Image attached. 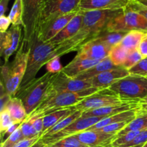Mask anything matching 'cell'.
<instances>
[{
    "instance_id": "6da1fadb",
    "label": "cell",
    "mask_w": 147,
    "mask_h": 147,
    "mask_svg": "<svg viewBox=\"0 0 147 147\" xmlns=\"http://www.w3.org/2000/svg\"><path fill=\"white\" fill-rule=\"evenodd\" d=\"M123 10L83 11V23L80 30L71 39L57 45L56 55L61 57L70 53L78 51L85 44L97 38L102 32L106 30L109 22Z\"/></svg>"
},
{
    "instance_id": "7a4b0ae2",
    "label": "cell",
    "mask_w": 147,
    "mask_h": 147,
    "mask_svg": "<svg viewBox=\"0 0 147 147\" xmlns=\"http://www.w3.org/2000/svg\"><path fill=\"white\" fill-rule=\"evenodd\" d=\"M31 47L28 42L22 40L20 48L11 63H4L1 66V83L4 90L10 96H16L26 70Z\"/></svg>"
},
{
    "instance_id": "3957f363",
    "label": "cell",
    "mask_w": 147,
    "mask_h": 147,
    "mask_svg": "<svg viewBox=\"0 0 147 147\" xmlns=\"http://www.w3.org/2000/svg\"><path fill=\"white\" fill-rule=\"evenodd\" d=\"M57 45L44 42L36 37L32 45L27 62V70L17 93L22 91L36 80V76L42 66L55 57Z\"/></svg>"
},
{
    "instance_id": "277c9868",
    "label": "cell",
    "mask_w": 147,
    "mask_h": 147,
    "mask_svg": "<svg viewBox=\"0 0 147 147\" xmlns=\"http://www.w3.org/2000/svg\"><path fill=\"white\" fill-rule=\"evenodd\" d=\"M100 89L91 87L78 92L59 93L51 98H45L31 114L27 116V119L45 116L60 109L73 107L86 97L96 93Z\"/></svg>"
},
{
    "instance_id": "5b68a950",
    "label": "cell",
    "mask_w": 147,
    "mask_h": 147,
    "mask_svg": "<svg viewBox=\"0 0 147 147\" xmlns=\"http://www.w3.org/2000/svg\"><path fill=\"white\" fill-rule=\"evenodd\" d=\"M126 102L139 103L147 96V78L129 75L109 88Z\"/></svg>"
},
{
    "instance_id": "8992f818",
    "label": "cell",
    "mask_w": 147,
    "mask_h": 147,
    "mask_svg": "<svg viewBox=\"0 0 147 147\" xmlns=\"http://www.w3.org/2000/svg\"><path fill=\"white\" fill-rule=\"evenodd\" d=\"M56 74L47 72L22 91L17 93L15 96L20 98L24 104L27 115H30L42 101L46 93Z\"/></svg>"
},
{
    "instance_id": "52a82bcc",
    "label": "cell",
    "mask_w": 147,
    "mask_h": 147,
    "mask_svg": "<svg viewBox=\"0 0 147 147\" xmlns=\"http://www.w3.org/2000/svg\"><path fill=\"white\" fill-rule=\"evenodd\" d=\"M45 0H22L23 39L31 47L37 37L39 24Z\"/></svg>"
},
{
    "instance_id": "ba28073f",
    "label": "cell",
    "mask_w": 147,
    "mask_h": 147,
    "mask_svg": "<svg viewBox=\"0 0 147 147\" xmlns=\"http://www.w3.org/2000/svg\"><path fill=\"white\" fill-rule=\"evenodd\" d=\"M106 30L125 32L132 30L147 32V20L136 11L124 9L109 22Z\"/></svg>"
},
{
    "instance_id": "9c48e42d",
    "label": "cell",
    "mask_w": 147,
    "mask_h": 147,
    "mask_svg": "<svg viewBox=\"0 0 147 147\" xmlns=\"http://www.w3.org/2000/svg\"><path fill=\"white\" fill-rule=\"evenodd\" d=\"M91 80H78L69 77L63 71L57 73L52 81L43 100L62 93L78 92L91 88Z\"/></svg>"
},
{
    "instance_id": "30bf717a",
    "label": "cell",
    "mask_w": 147,
    "mask_h": 147,
    "mask_svg": "<svg viewBox=\"0 0 147 147\" xmlns=\"http://www.w3.org/2000/svg\"><path fill=\"white\" fill-rule=\"evenodd\" d=\"M81 1L82 0H45L38 30L42 26L56 17L79 11V6Z\"/></svg>"
},
{
    "instance_id": "8fae6325",
    "label": "cell",
    "mask_w": 147,
    "mask_h": 147,
    "mask_svg": "<svg viewBox=\"0 0 147 147\" xmlns=\"http://www.w3.org/2000/svg\"><path fill=\"white\" fill-rule=\"evenodd\" d=\"M125 103L131 102L123 101L117 93L110 88H105L99 90L96 93L86 97L84 100L73 106V108L76 111L83 112L86 111L100 109L105 106Z\"/></svg>"
},
{
    "instance_id": "7c38bea8",
    "label": "cell",
    "mask_w": 147,
    "mask_h": 147,
    "mask_svg": "<svg viewBox=\"0 0 147 147\" xmlns=\"http://www.w3.org/2000/svg\"><path fill=\"white\" fill-rule=\"evenodd\" d=\"M104 116H92V117H85L79 118L74 122L69 125L67 127L62 130L61 131L57 132L54 134L47 135V136H42L41 137V140L45 144L48 146L54 144L55 143L58 141L68 137L72 135L77 134L86 131L104 119Z\"/></svg>"
},
{
    "instance_id": "4fadbf2b",
    "label": "cell",
    "mask_w": 147,
    "mask_h": 147,
    "mask_svg": "<svg viewBox=\"0 0 147 147\" xmlns=\"http://www.w3.org/2000/svg\"><path fill=\"white\" fill-rule=\"evenodd\" d=\"M21 37V26L11 25L6 32L0 33V54L4 63H8L9 57L17 51Z\"/></svg>"
},
{
    "instance_id": "5bb4252c",
    "label": "cell",
    "mask_w": 147,
    "mask_h": 147,
    "mask_svg": "<svg viewBox=\"0 0 147 147\" xmlns=\"http://www.w3.org/2000/svg\"><path fill=\"white\" fill-rule=\"evenodd\" d=\"M78 11H73L60 16L45 24L39 29L37 38L44 42H50L71 21L72 19L77 14Z\"/></svg>"
},
{
    "instance_id": "9a60e30c",
    "label": "cell",
    "mask_w": 147,
    "mask_h": 147,
    "mask_svg": "<svg viewBox=\"0 0 147 147\" xmlns=\"http://www.w3.org/2000/svg\"><path fill=\"white\" fill-rule=\"evenodd\" d=\"M111 48L107 43L97 37L82 46L76 56L83 59L102 60L109 57Z\"/></svg>"
},
{
    "instance_id": "2e32d148",
    "label": "cell",
    "mask_w": 147,
    "mask_h": 147,
    "mask_svg": "<svg viewBox=\"0 0 147 147\" xmlns=\"http://www.w3.org/2000/svg\"><path fill=\"white\" fill-rule=\"evenodd\" d=\"M129 75H130L129 70L121 66L106 70L96 76L93 78L90 79L92 87L96 88L100 90L109 88L118 80L126 77Z\"/></svg>"
},
{
    "instance_id": "e0dca14e",
    "label": "cell",
    "mask_w": 147,
    "mask_h": 147,
    "mask_svg": "<svg viewBox=\"0 0 147 147\" xmlns=\"http://www.w3.org/2000/svg\"><path fill=\"white\" fill-rule=\"evenodd\" d=\"M76 136L80 142L90 147H108L116 138V134H106L100 130H86Z\"/></svg>"
},
{
    "instance_id": "ac0fdd59",
    "label": "cell",
    "mask_w": 147,
    "mask_h": 147,
    "mask_svg": "<svg viewBox=\"0 0 147 147\" xmlns=\"http://www.w3.org/2000/svg\"><path fill=\"white\" fill-rule=\"evenodd\" d=\"M132 0H82L79 9L90 10H117L124 9Z\"/></svg>"
},
{
    "instance_id": "d6986e66",
    "label": "cell",
    "mask_w": 147,
    "mask_h": 147,
    "mask_svg": "<svg viewBox=\"0 0 147 147\" xmlns=\"http://www.w3.org/2000/svg\"><path fill=\"white\" fill-rule=\"evenodd\" d=\"M83 11L82 10H79L71 21L48 42L54 45H60L71 39L80 30L83 23Z\"/></svg>"
},
{
    "instance_id": "ffe728a7",
    "label": "cell",
    "mask_w": 147,
    "mask_h": 147,
    "mask_svg": "<svg viewBox=\"0 0 147 147\" xmlns=\"http://www.w3.org/2000/svg\"><path fill=\"white\" fill-rule=\"evenodd\" d=\"M139 108V103H125L121 104L111 105V106H105L100 109H93V110L86 111L82 112L81 117H92V116H107L112 115L118 114L122 112L127 111L133 110Z\"/></svg>"
},
{
    "instance_id": "44dd1931",
    "label": "cell",
    "mask_w": 147,
    "mask_h": 147,
    "mask_svg": "<svg viewBox=\"0 0 147 147\" xmlns=\"http://www.w3.org/2000/svg\"><path fill=\"white\" fill-rule=\"evenodd\" d=\"M100 61V60L80 58V57L76 56L70 63L63 67V72L69 77L74 78L80 75V73L86 71L88 69L91 68Z\"/></svg>"
},
{
    "instance_id": "7402d4cb",
    "label": "cell",
    "mask_w": 147,
    "mask_h": 147,
    "mask_svg": "<svg viewBox=\"0 0 147 147\" xmlns=\"http://www.w3.org/2000/svg\"><path fill=\"white\" fill-rule=\"evenodd\" d=\"M139 109V108H138V109H133V110L127 111L122 112V113H118V114L112 115V116L105 117L104 119H103L101 121L98 122L97 123L93 125V126L89 128L87 130H98V129H102V128L112 124V123H119V122L125 121H132L137 114Z\"/></svg>"
},
{
    "instance_id": "603a6c76",
    "label": "cell",
    "mask_w": 147,
    "mask_h": 147,
    "mask_svg": "<svg viewBox=\"0 0 147 147\" xmlns=\"http://www.w3.org/2000/svg\"><path fill=\"white\" fill-rule=\"evenodd\" d=\"M119 67V66H116L112 61L111 60L110 57H107L104 58L103 60H100L98 64L92 67L91 68L88 69L86 71L83 72V73H80L78 76H76L73 78L78 79V80H90V79L96 77L98 75L100 74L103 72L106 71V70H111V69L116 68V67Z\"/></svg>"
},
{
    "instance_id": "cb8c5ba5",
    "label": "cell",
    "mask_w": 147,
    "mask_h": 147,
    "mask_svg": "<svg viewBox=\"0 0 147 147\" xmlns=\"http://www.w3.org/2000/svg\"><path fill=\"white\" fill-rule=\"evenodd\" d=\"M5 110L8 111L12 120L17 123H22L28 116L22 101L17 96L11 98Z\"/></svg>"
},
{
    "instance_id": "d4e9b609",
    "label": "cell",
    "mask_w": 147,
    "mask_h": 147,
    "mask_svg": "<svg viewBox=\"0 0 147 147\" xmlns=\"http://www.w3.org/2000/svg\"><path fill=\"white\" fill-rule=\"evenodd\" d=\"M147 129V111H142L139 109L137 114L134 119L129 122L126 127L122 129L116 135V138L119 137L122 135L126 134V133L132 131H142Z\"/></svg>"
},
{
    "instance_id": "484cf974",
    "label": "cell",
    "mask_w": 147,
    "mask_h": 147,
    "mask_svg": "<svg viewBox=\"0 0 147 147\" xmlns=\"http://www.w3.org/2000/svg\"><path fill=\"white\" fill-rule=\"evenodd\" d=\"M75 111H76V110L74 108L70 107L67 108V109H60V110H57L56 111L50 113V114L43 116V121H44V130H43V134L47 131L50 128L53 127V126H55L56 123H58L62 119L67 117L69 115L72 114Z\"/></svg>"
},
{
    "instance_id": "4316f807",
    "label": "cell",
    "mask_w": 147,
    "mask_h": 147,
    "mask_svg": "<svg viewBox=\"0 0 147 147\" xmlns=\"http://www.w3.org/2000/svg\"><path fill=\"white\" fill-rule=\"evenodd\" d=\"M146 33L147 32L140 30H132L129 32L123 37L120 45L129 51L138 49L142 39Z\"/></svg>"
},
{
    "instance_id": "83f0119b",
    "label": "cell",
    "mask_w": 147,
    "mask_h": 147,
    "mask_svg": "<svg viewBox=\"0 0 147 147\" xmlns=\"http://www.w3.org/2000/svg\"><path fill=\"white\" fill-rule=\"evenodd\" d=\"M81 115L82 111H75L73 113H72V114L67 116V117L62 119V120L60 121L58 123H56L55 126H53V127L50 128V129H48L47 131L45 132V133L43 134L42 136H47V135L54 134L57 133V132L61 131L62 130H63V129H65L66 127H67L69 125L71 124L73 122H74L75 121H76L77 119H78L79 118L81 117Z\"/></svg>"
},
{
    "instance_id": "f1b7e54d",
    "label": "cell",
    "mask_w": 147,
    "mask_h": 147,
    "mask_svg": "<svg viewBox=\"0 0 147 147\" xmlns=\"http://www.w3.org/2000/svg\"><path fill=\"white\" fill-rule=\"evenodd\" d=\"M129 53V50L119 44L111 49L109 57H110L111 60L115 65L122 66Z\"/></svg>"
},
{
    "instance_id": "f546056e",
    "label": "cell",
    "mask_w": 147,
    "mask_h": 147,
    "mask_svg": "<svg viewBox=\"0 0 147 147\" xmlns=\"http://www.w3.org/2000/svg\"><path fill=\"white\" fill-rule=\"evenodd\" d=\"M8 17L11 21V25L23 27L22 0H14V2Z\"/></svg>"
},
{
    "instance_id": "4dcf8cb0",
    "label": "cell",
    "mask_w": 147,
    "mask_h": 147,
    "mask_svg": "<svg viewBox=\"0 0 147 147\" xmlns=\"http://www.w3.org/2000/svg\"><path fill=\"white\" fill-rule=\"evenodd\" d=\"M126 34L127 32H109L104 30L98 37L113 47L120 44Z\"/></svg>"
},
{
    "instance_id": "1f68e13d",
    "label": "cell",
    "mask_w": 147,
    "mask_h": 147,
    "mask_svg": "<svg viewBox=\"0 0 147 147\" xmlns=\"http://www.w3.org/2000/svg\"><path fill=\"white\" fill-rule=\"evenodd\" d=\"M49 147H90L80 142L76 134L64 138Z\"/></svg>"
},
{
    "instance_id": "d6a6232c",
    "label": "cell",
    "mask_w": 147,
    "mask_h": 147,
    "mask_svg": "<svg viewBox=\"0 0 147 147\" xmlns=\"http://www.w3.org/2000/svg\"><path fill=\"white\" fill-rule=\"evenodd\" d=\"M144 57L142 56V55L141 54V53L139 51L138 49L130 50L126 60L123 63L121 67H124V68L127 69V70H130L131 67L136 65Z\"/></svg>"
},
{
    "instance_id": "836d02e7",
    "label": "cell",
    "mask_w": 147,
    "mask_h": 147,
    "mask_svg": "<svg viewBox=\"0 0 147 147\" xmlns=\"http://www.w3.org/2000/svg\"><path fill=\"white\" fill-rule=\"evenodd\" d=\"M14 123L15 122L12 120L8 111L4 110L0 112V133L1 139L4 136L7 129Z\"/></svg>"
},
{
    "instance_id": "e575fe53",
    "label": "cell",
    "mask_w": 147,
    "mask_h": 147,
    "mask_svg": "<svg viewBox=\"0 0 147 147\" xmlns=\"http://www.w3.org/2000/svg\"><path fill=\"white\" fill-rule=\"evenodd\" d=\"M140 132L141 131H132L128 132L126 134L122 135V136L115 139L114 141L112 142L111 146L114 147H120L125 144H127L132 142Z\"/></svg>"
},
{
    "instance_id": "d590c367",
    "label": "cell",
    "mask_w": 147,
    "mask_h": 147,
    "mask_svg": "<svg viewBox=\"0 0 147 147\" xmlns=\"http://www.w3.org/2000/svg\"><path fill=\"white\" fill-rule=\"evenodd\" d=\"M24 139L22 133L21 128L20 127L11 134L9 137L6 139L4 142H2L1 144V147H14L21 140Z\"/></svg>"
},
{
    "instance_id": "8d00e7d4",
    "label": "cell",
    "mask_w": 147,
    "mask_h": 147,
    "mask_svg": "<svg viewBox=\"0 0 147 147\" xmlns=\"http://www.w3.org/2000/svg\"><path fill=\"white\" fill-rule=\"evenodd\" d=\"M20 128H21L22 133L24 139H31V138L35 137V136H40V135H37L33 129L32 119H26L24 121L21 123Z\"/></svg>"
},
{
    "instance_id": "74e56055",
    "label": "cell",
    "mask_w": 147,
    "mask_h": 147,
    "mask_svg": "<svg viewBox=\"0 0 147 147\" xmlns=\"http://www.w3.org/2000/svg\"><path fill=\"white\" fill-rule=\"evenodd\" d=\"M129 72L131 75L147 78V57L142 59L136 65L129 70Z\"/></svg>"
},
{
    "instance_id": "f35d334b",
    "label": "cell",
    "mask_w": 147,
    "mask_h": 147,
    "mask_svg": "<svg viewBox=\"0 0 147 147\" xmlns=\"http://www.w3.org/2000/svg\"><path fill=\"white\" fill-rule=\"evenodd\" d=\"M131 121H125L119 122V123H112V124L106 126L102 129H98L101 131L105 132L106 134H117L119 131L124 129L126 126V125Z\"/></svg>"
},
{
    "instance_id": "ab89813d",
    "label": "cell",
    "mask_w": 147,
    "mask_h": 147,
    "mask_svg": "<svg viewBox=\"0 0 147 147\" xmlns=\"http://www.w3.org/2000/svg\"><path fill=\"white\" fill-rule=\"evenodd\" d=\"M60 56H55L53 59L48 61V63L46 65V68L47 72L49 73L56 74L63 71V67L62 66L60 60Z\"/></svg>"
},
{
    "instance_id": "60d3db41",
    "label": "cell",
    "mask_w": 147,
    "mask_h": 147,
    "mask_svg": "<svg viewBox=\"0 0 147 147\" xmlns=\"http://www.w3.org/2000/svg\"><path fill=\"white\" fill-rule=\"evenodd\" d=\"M125 9L136 11L147 20V7L141 4L137 0H132Z\"/></svg>"
},
{
    "instance_id": "b9f144b4",
    "label": "cell",
    "mask_w": 147,
    "mask_h": 147,
    "mask_svg": "<svg viewBox=\"0 0 147 147\" xmlns=\"http://www.w3.org/2000/svg\"><path fill=\"white\" fill-rule=\"evenodd\" d=\"M147 142V129L141 131L140 133L135 137L132 142L130 143L125 144L123 146L120 147H132L135 146H139V145L144 144Z\"/></svg>"
},
{
    "instance_id": "7bdbcfd3",
    "label": "cell",
    "mask_w": 147,
    "mask_h": 147,
    "mask_svg": "<svg viewBox=\"0 0 147 147\" xmlns=\"http://www.w3.org/2000/svg\"><path fill=\"white\" fill-rule=\"evenodd\" d=\"M32 119V127L35 133L37 135L42 136L44 130V121H43V116L40 117L31 118Z\"/></svg>"
},
{
    "instance_id": "ee69618b",
    "label": "cell",
    "mask_w": 147,
    "mask_h": 147,
    "mask_svg": "<svg viewBox=\"0 0 147 147\" xmlns=\"http://www.w3.org/2000/svg\"><path fill=\"white\" fill-rule=\"evenodd\" d=\"M0 87H1V96H0V104H1V106H0V110H1V111H2L5 110L9 102L10 101L12 97L10 96L8 93H7L2 85L0 84Z\"/></svg>"
},
{
    "instance_id": "f6af8a7d",
    "label": "cell",
    "mask_w": 147,
    "mask_h": 147,
    "mask_svg": "<svg viewBox=\"0 0 147 147\" xmlns=\"http://www.w3.org/2000/svg\"><path fill=\"white\" fill-rule=\"evenodd\" d=\"M41 137V136H37L31 139H24L19 142L14 147H32L40 140Z\"/></svg>"
},
{
    "instance_id": "bcb514c9",
    "label": "cell",
    "mask_w": 147,
    "mask_h": 147,
    "mask_svg": "<svg viewBox=\"0 0 147 147\" xmlns=\"http://www.w3.org/2000/svg\"><path fill=\"white\" fill-rule=\"evenodd\" d=\"M11 24V22L9 17L6 15L0 17V33L6 32L9 29Z\"/></svg>"
},
{
    "instance_id": "7dc6e473",
    "label": "cell",
    "mask_w": 147,
    "mask_h": 147,
    "mask_svg": "<svg viewBox=\"0 0 147 147\" xmlns=\"http://www.w3.org/2000/svg\"><path fill=\"white\" fill-rule=\"evenodd\" d=\"M139 51L140 52L141 54L144 57V58L147 57V33L145 34L144 38L142 39V42H141L140 45L138 48Z\"/></svg>"
},
{
    "instance_id": "c3c4849f",
    "label": "cell",
    "mask_w": 147,
    "mask_h": 147,
    "mask_svg": "<svg viewBox=\"0 0 147 147\" xmlns=\"http://www.w3.org/2000/svg\"><path fill=\"white\" fill-rule=\"evenodd\" d=\"M10 0H0V17L5 15Z\"/></svg>"
},
{
    "instance_id": "681fc988",
    "label": "cell",
    "mask_w": 147,
    "mask_h": 147,
    "mask_svg": "<svg viewBox=\"0 0 147 147\" xmlns=\"http://www.w3.org/2000/svg\"><path fill=\"white\" fill-rule=\"evenodd\" d=\"M20 125H21V123H15L14 124H13L11 127H9L8 129H7V131L5 132V134H4V136H7V137H9V136L11 134L14 133V132L15 131L17 130L19 127H20Z\"/></svg>"
},
{
    "instance_id": "f907efd6",
    "label": "cell",
    "mask_w": 147,
    "mask_h": 147,
    "mask_svg": "<svg viewBox=\"0 0 147 147\" xmlns=\"http://www.w3.org/2000/svg\"><path fill=\"white\" fill-rule=\"evenodd\" d=\"M139 109L142 111H147V96L146 98L141 100L139 103Z\"/></svg>"
},
{
    "instance_id": "816d5d0a",
    "label": "cell",
    "mask_w": 147,
    "mask_h": 147,
    "mask_svg": "<svg viewBox=\"0 0 147 147\" xmlns=\"http://www.w3.org/2000/svg\"><path fill=\"white\" fill-rule=\"evenodd\" d=\"M139 2H140L141 4H144V5L146 6L147 7V0H137Z\"/></svg>"
},
{
    "instance_id": "f5cc1de1",
    "label": "cell",
    "mask_w": 147,
    "mask_h": 147,
    "mask_svg": "<svg viewBox=\"0 0 147 147\" xmlns=\"http://www.w3.org/2000/svg\"><path fill=\"white\" fill-rule=\"evenodd\" d=\"M144 144H142V145H139V146H132V147H142L143 146Z\"/></svg>"
},
{
    "instance_id": "db71d44e",
    "label": "cell",
    "mask_w": 147,
    "mask_h": 147,
    "mask_svg": "<svg viewBox=\"0 0 147 147\" xmlns=\"http://www.w3.org/2000/svg\"><path fill=\"white\" fill-rule=\"evenodd\" d=\"M142 147H147V142L146 144H144L143 145V146H142Z\"/></svg>"
},
{
    "instance_id": "11a10c76",
    "label": "cell",
    "mask_w": 147,
    "mask_h": 147,
    "mask_svg": "<svg viewBox=\"0 0 147 147\" xmlns=\"http://www.w3.org/2000/svg\"><path fill=\"white\" fill-rule=\"evenodd\" d=\"M108 147H114V146H111V145H110V146H108Z\"/></svg>"
}]
</instances>
